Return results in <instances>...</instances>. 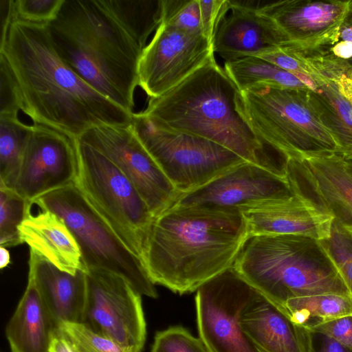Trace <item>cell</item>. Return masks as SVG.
<instances>
[{"label":"cell","instance_id":"39","mask_svg":"<svg viewBox=\"0 0 352 352\" xmlns=\"http://www.w3.org/2000/svg\"><path fill=\"white\" fill-rule=\"evenodd\" d=\"M14 19V0H0V46L4 43Z\"/></svg>","mask_w":352,"mask_h":352},{"label":"cell","instance_id":"4","mask_svg":"<svg viewBox=\"0 0 352 352\" xmlns=\"http://www.w3.org/2000/svg\"><path fill=\"white\" fill-rule=\"evenodd\" d=\"M47 28L58 54L78 75L133 113L142 50L102 0H65Z\"/></svg>","mask_w":352,"mask_h":352},{"label":"cell","instance_id":"1","mask_svg":"<svg viewBox=\"0 0 352 352\" xmlns=\"http://www.w3.org/2000/svg\"><path fill=\"white\" fill-rule=\"evenodd\" d=\"M16 83L21 111L72 139L100 125L123 126L133 113L78 75L56 50L47 25L14 19L0 46Z\"/></svg>","mask_w":352,"mask_h":352},{"label":"cell","instance_id":"43","mask_svg":"<svg viewBox=\"0 0 352 352\" xmlns=\"http://www.w3.org/2000/svg\"><path fill=\"white\" fill-rule=\"evenodd\" d=\"M349 231H350V232H351V234H352V230H350Z\"/></svg>","mask_w":352,"mask_h":352},{"label":"cell","instance_id":"40","mask_svg":"<svg viewBox=\"0 0 352 352\" xmlns=\"http://www.w3.org/2000/svg\"><path fill=\"white\" fill-rule=\"evenodd\" d=\"M50 352H76L69 340L58 327L54 331Z\"/></svg>","mask_w":352,"mask_h":352},{"label":"cell","instance_id":"16","mask_svg":"<svg viewBox=\"0 0 352 352\" xmlns=\"http://www.w3.org/2000/svg\"><path fill=\"white\" fill-rule=\"evenodd\" d=\"M287 179L294 194L333 216L342 227L352 230V173L342 153L290 157Z\"/></svg>","mask_w":352,"mask_h":352},{"label":"cell","instance_id":"34","mask_svg":"<svg viewBox=\"0 0 352 352\" xmlns=\"http://www.w3.org/2000/svg\"><path fill=\"white\" fill-rule=\"evenodd\" d=\"M65 0H14V19L47 25L55 20Z\"/></svg>","mask_w":352,"mask_h":352},{"label":"cell","instance_id":"2","mask_svg":"<svg viewBox=\"0 0 352 352\" xmlns=\"http://www.w3.org/2000/svg\"><path fill=\"white\" fill-rule=\"evenodd\" d=\"M247 237L238 210L173 205L155 219L142 263L154 285L192 293L233 265Z\"/></svg>","mask_w":352,"mask_h":352},{"label":"cell","instance_id":"17","mask_svg":"<svg viewBox=\"0 0 352 352\" xmlns=\"http://www.w3.org/2000/svg\"><path fill=\"white\" fill-rule=\"evenodd\" d=\"M351 0H284L262 5L280 32L283 50L307 54L327 49L337 36Z\"/></svg>","mask_w":352,"mask_h":352},{"label":"cell","instance_id":"21","mask_svg":"<svg viewBox=\"0 0 352 352\" xmlns=\"http://www.w3.org/2000/svg\"><path fill=\"white\" fill-rule=\"evenodd\" d=\"M56 327L63 322H82L87 298L85 271H63L30 251L29 274Z\"/></svg>","mask_w":352,"mask_h":352},{"label":"cell","instance_id":"38","mask_svg":"<svg viewBox=\"0 0 352 352\" xmlns=\"http://www.w3.org/2000/svg\"><path fill=\"white\" fill-rule=\"evenodd\" d=\"M303 328L307 352H352L328 336Z\"/></svg>","mask_w":352,"mask_h":352},{"label":"cell","instance_id":"5","mask_svg":"<svg viewBox=\"0 0 352 352\" xmlns=\"http://www.w3.org/2000/svg\"><path fill=\"white\" fill-rule=\"evenodd\" d=\"M281 311L287 300L319 294L351 298L321 241L300 235H254L244 241L232 265Z\"/></svg>","mask_w":352,"mask_h":352},{"label":"cell","instance_id":"30","mask_svg":"<svg viewBox=\"0 0 352 352\" xmlns=\"http://www.w3.org/2000/svg\"><path fill=\"white\" fill-rule=\"evenodd\" d=\"M160 23L204 34L199 0H161Z\"/></svg>","mask_w":352,"mask_h":352},{"label":"cell","instance_id":"36","mask_svg":"<svg viewBox=\"0 0 352 352\" xmlns=\"http://www.w3.org/2000/svg\"><path fill=\"white\" fill-rule=\"evenodd\" d=\"M309 329L328 336L352 349V315L322 323Z\"/></svg>","mask_w":352,"mask_h":352},{"label":"cell","instance_id":"10","mask_svg":"<svg viewBox=\"0 0 352 352\" xmlns=\"http://www.w3.org/2000/svg\"><path fill=\"white\" fill-rule=\"evenodd\" d=\"M87 298L82 323L131 352H142L146 323L142 295L122 276L102 269L85 271Z\"/></svg>","mask_w":352,"mask_h":352},{"label":"cell","instance_id":"18","mask_svg":"<svg viewBox=\"0 0 352 352\" xmlns=\"http://www.w3.org/2000/svg\"><path fill=\"white\" fill-rule=\"evenodd\" d=\"M294 195L287 178L245 161L202 187L182 194L174 205L206 206L241 212Z\"/></svg>","mask_w":352,"mask_h":352},{"label":"cell","instance_id":"29","mask_svg":"<svg viewBox=\"0 0 352 352\" xmlns=\"http://www.w3.org/2000/svg\"><path fill=\"white\" fill-rule=\"evenodd\" d=\"M32 204L15 190L0 186V247L23 243L19 228Z\"/></svg>","mask_w":352,"mask_h":352},{"label":"cell","instance_id":"19","mask_svg":"<svg viewBox=\"0 0 352 352\" xmlns=\"http://www.w3.org/2000/svg\"><path fill=\"white\" fill-rule=\"evenodd\" d=\"M230 12L217 26L212 40L214 52L225 62L257 56L283 44L273 21L249 1L229 0Z\"/></svg>","mask_w":352,"mask_h":352},{"label":"cell","instance_id":"24","mask_svg":"<svg viewBox=\"0 0 352 352\" xmlns=\"http://www.w3.org/2000/svg\"><path fill=\"white\" fill-rule=\"evenodd\" d=\"M56 328L33 278L28 276L25 292L6 327L11 352H50Z\"/></svg>","mask_w":352,"mask_h":352},{"label":"cell","instance_id":"32","mask_svg":"<svg viewBox=\"0 0 352 352\" xmlns=\"http://www.w3.org/2000/svg\"><path fill=\"white\" fill-rule=\"evenodd\" d=\"M58 327L76 352H131L80 322H65Z\"/></svg>","mask_w":352,"mask_h":352},{"label":"cell","instance_id":"13","mask_svg":"<svg viewBox=\"0 0 352 352\" xmlns=\"http://www.w3.org/2000/svg\"><path fill=\"white\" fill-rule=\"evenodd\" d=\"M212 41L160 23L142 52L138 67L139 86L151 98L160 97L214 59Z\"/></svg>","mask_w":352,"mask_h":352},{"label":"cell","instance_id":"42","mask_svg":"<svg viewBox=\"0 0 352 352\" xmlns=\"http://www.w3.org/2000/svg\"><path fill=\"white\" fill-rule=\"evenodd\" d=\"M342 154H343V157H344L346 165L348 169L352 173V153H351V154L342 153Z\"/></svg>","mask_w":352,"mask_h":352},{"label":"cell","instance_id":"41","mask_svg":"<svg viewBox=\"0 0 352 352\" xmlns=\"http://www.w3.org/2000/svg\"><path fill=\"white\" fill-rule=\"evenodd\" d=\"M0 267L3 269L10 263V256L6 248L0 247Z\"/></svg>","mask_w":352,"mask_h":352},{"label":"cell","instance_id":"22","mask_svg":"<svg viewBox=\"0 0 352 352\" xmlns=\"http://www.w3.org/2000/svg\"><path fill=\"white\" fill-rule=\"evenodd\" d=\"M240 324L257 352H307L303 327L257 290L241 312Z\"/></svg>","mask_w":352,"mask_h":352},{"label":"cell","instance_id":"12","mask_svg":"<svg viewBox=\"0 0 352 352\" xmlns=\"http://www.w3.org/2000/svg\"><path fill=\"white\" fill-rule=\"evenodd\" d=\"M78 138L99 151L121 170L155 218L172 207L182 195L142 144L131 124L97 126Z\"/></svg>","mask_w":352,"mask_h":352},{"label":"cell","instance_id":"25","mask_svg":"<svg viewBox=\"0 0 352 352\" xmlns=\"http://www.w3.org/2000/svg\"><path fill=\"white\" fill-rule=\"evenodd\" d=\"M223 69L240 91L259 85L308 90L294 74L257 56L225 62Z\"/></svg>","mask_w":352,"mask_h":352},{"label":"cell","instance_id":"20","mask_svg":"<svg viewBox=\"0 0 352 352\" xmlns=\"http://www.w3.org/2000/svg\"><path fill=\"white\" fill-rule=\"evenodd\" d=\"M248 236L300 235L319 241L330 237L334 219L310 201L295 195L241 212Z\"/></svg>","mask_w":352,"mask_h":352},{"label":"cell","instance_id":"6","mask_svg":"<svg viewBox=\"0 0 352 352\" xmlns=\"http://www.w3.org/2000/svg\"><path fill=\"white\" fill-rule=\"evenodd\" d=\"M236 108L254 134L287 158L343 153L307 90L259 85L239 91Z\"/></svg>","mask_w":352,"mask_h":352},{"label":"cell","instance_id":"3","mask_svg":"<svg viewBox=\"0 0 352 352\" xmlns=\"http://www.w3.org/2000/svg\"><path fill=\"white\" fill-rule=\"evenodd\" d=\"M239 91L214 59L164 95L149 98L141 113L160 127L214 142L287 178V162L267 154L236 110Z\"/></svg>","mask_w":352,"mask_h":352},{"label":"cell","instance_id":"7","mask_svg":"<svg viewBox=\"0 0 352 352\" xmlns=\"http://www.w3.org/2000/svg\"><path fill=\"white\" fill-rule=\"evenodd\" d=\"M63 219L74 235L88 269H102L126 279L142 295L158 294L141 260L132 253L76 184L45 194L32 201Z\"/></svg>","mask_w":352,"mask_h":352},{"label":"cell","instance_id":"37","mask_svg":"<svg viewBox=\"0 0 352 352\" xmlns=\"http://www.w3.org/2000/svg\"><path fill=\"white\" fill-rule=\"evenodd\" d=\"M337 58L352 60V0L336 38L327 48L322 49Z\"/></svg>","mask_w":352,"mask_h":352},{"label":"cell","instance_id":"23","mask_svg":"<svg viewBox=\"0 0 352 352\" xmlns=\"http://www.w3.org/2000/svg\"><path fill=\"white\" fill-rule=\"evenodd\" d=\"M32 205L19 228L23 243L63 271L72 274L86 271L78 245L64 220L47 210L32 214Z\"/></svg>","mask_w":352,"mask_h":352},{"label":"cell","instance_id":"15","mask_svg":"<svg viewBox=\"0 0 352 352\" xmlns=\"http://www.w3.org/2000/svg\"><path fill=\"white\" fill-rule=\"evenodd\" d=\"M78 159L74 139L53 128L33 123L15 190L25 199L76 184Z\"/></svg>","mask_w":352,"mask_h":352},{"label":"cell","instance_id":"28","mask_svg":"<svg viewBox=\"0 0 352 352\" xmlns=\"http://www.w3.org/2000/svg\"><path fill=\"white\" fill-rule=\"evenodd\" d=\"M30 130L19 116H0V186L14 189Z\"/></svg>","mask_w":352,"mask_h":352},{"label":"cell","instance_id":"11","mask_svg":"<svg viewBox=\"0 0 352 352\" xmlns=\"http://www.w3.org/2000/svg\"><path fill=\"white\" fill-rule=\"evenodd\" d=\"M196 292L199 338L208 352H257L240 324L241 312L256 289L233 266Z\"/></svg>","mask_w":352,"mask_h":352},{"label":"cell","instance_id":"33","mask_svg":"<svg viewBox=\"0 0 352 352\" xmlns=\"http://www.w3.org/2000/svg\"><path fill=\"white\" fill-rule=\"evenodd\" d=\"M151 352H208L199 338L182 326L157 331Z\"/></svg>","mask_w":352,"mask_h":352},{"label":"cell","instance_id":"35","mask_svg":"<svg viewBox=\"0 0 352 352\" xmlns=\"http://www.w3.org/2000/svg\"><path fill=\"white\" fill-rule=\"evenodd\" d=\"M21 111L16 83L11 69L0 54V116H18Z\"/></svg>","mask_w":352,"mask_h":352},{"label":"cell","instance_id":"8","mask_svg":"<svg viewBox=\"0 0 352 352\" xmlns=\"http://www.w3.org/2000/svg\"><path fill=\"white\" fill-rule=\"evenodd\" d=\"M74 143L76 185L142 262L155 218L135 186L111 161L78 138Z\"/></svg>","mask_w":352,"mask_h":352},{"label":"cell","instance_id":"26","mask_svg":"<svg viewBox=\"0 0 352 352\" xmlns=\"http://www.w3.org/2000/svg\"><path fill=\"white\" fill-rule=\"evenodd\" d=\"M107 9L143 50L161 22V0H102Z\"/></svg>","mask_w":352,"mask_h":352},{"label":"cell","instance_id":"14","mask_svg":"<svg viewBox=\"0 0 352 352\" xmlns=\"http://www.w3.org/2000/svg\"><path fill=\"white\" fill-rule=\"evenodd\" d=\"M288 52L303 67L301 80L323 124L338 141L342 153H352V62L322 50L307 54Z\"/></svg>","mask_w":352,"mask_h":352},{"label":"cell","instance_id":"31","mask_svg":"<svg viewBox=\"0 0 352 352\" xmlns=\"http://www.w3.org/2000/svg\"><path fill=\"white\" fill-rule=\"evenodd\" d=\"M338 268L352 300V234L333 221L331 236L320 241Z\"/></svg>","mask_w":352,"mask_h":352},{"label":"cell","instance_id":"27","mask_svg":"<svg viewBox=\"0 0 352 352\" xmlns=\"http://www.w3.org/2000/svg\"><path fill=\"white\" fill-rule=\"evenodd\" d=\"M295 324L311 329L322 323L352 315V300L337 294H319L290 299L283 311Z\"/></svg>","mask_w":352,"mask_h":352},{"label":"cell","instance_id":"9","mask_svg":"<svg viewBox=\"0 0 352 352\" xmlns=\"http://www.w3.org/2000/svg\"><path fill=\"white\" fill-rule=\"evenodd\" d=\"M131 126L181 194L202 187L245 161L210 140L160 127L141 112L133 113Z\"/></svg>","mask_w":352,"mask_h":352}]
</instances>
